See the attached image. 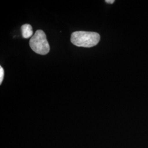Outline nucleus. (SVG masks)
<instances>
[{
    "mask_svg": "<svg viewBox=\"0 0 148 148\" xmlns=\"http://www.w3.org/2000/svg\"><path fill=\"white\" fill-rule=\"evenodd\" d=\"M100 35L95 32H74L71 36V42L77 47L90 48L96 46L100 41Z\"/></svg>",
    "mask_w": 148,
    "mask_h": 148,
    "instance_id": "f257e3e1",
    "label": "nucleus"
},
{
    "mask_svg": "<svg viewBox=\"0 0 148 148\" xmlns=\"http://www.w3.org/2000/svg\"><path fill=\"white\" fill-rule=\"evenodd\" d=\"M29 45L32 50L38 54L46 55L50 50L46 35L41 30H38L34 34L30 40Z\"/></svg>",
    "mask_w": 148,
    "mask_h": 148,
    "instance_id": "f03ea898",
    "label": "nucleus"
},
{
    "mask_svg": "<svg viewBox=\"0 0 148 148\" xmlns=\"http://www.w3.org/2000/svg\"><path fill=\"white\" fill-rule=\"evenodd\" d=\"M22 36L25 38H28L32 37L33 30L32 27L30 24H24L21 27Z\"/></svg>",
    "mask_w": 148,
    "mask_h": 148,
    "instance_id": "7ed1b4c3",
    "label": "nucleus"
},
{
    "mask_svg": "<svg viewBox=\"0 0 148 148\" xmlns=\"http://www.w3.org/2000/svg\"><path fill=\"white\" fill-rule=\"evenodd\" d=\"M3 77H4V70L1 66H0V84L1 85L2 84Z\"/></svg>",
    "mask_w": 148,
    "mask_h": 148,
    "instance_id": "20e7f679",
    "label": "nucleus"
},
{
    "mask_svg": "<svg viewBox=\"0 0 148 148\" xmlns=\"http://www.w3.org/2000/svg\"><path fill=\"white\" fill-rule=\"evenodd\" d=\"M114 2H115L114 0H106V2L109 4H112L114 3Z\"/></svg>",
    "mask_w": 148,
    "mask_h": 148,
    "instance_id": "39448f33",
    "label": "nucleus"
}]
</instances>
